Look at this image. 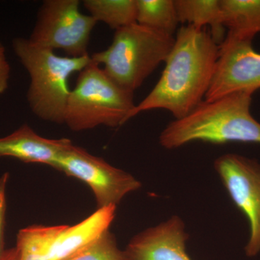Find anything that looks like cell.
I'll return each mask as SVG.
<instances>
[{"mask_svg": "<svg viewBox=\"0 0 260 260\" xmlns=\"http://www.w3.org/2000/svg\"><path fill=\"white\" fill-rule=\"evenodd\" d=\"M220 47L207 28L183 25L165 61L161 76L135 106L128 121L140 113L164 109L179 119L203 102L216 67Z\"/></svg>", "mask_w": 260, "mask_h": 260, "instance_id": "cell-1", "label": "cell"}, {"mask_svg": "<svg viewBox=\"0 0 260 260\" xmlns=\"http://www.w3.org/2000/svg\"><path fill=\"white\" fill-rule=\"evenodd\" d=\"M252 95L241 91L203 101L184 117L169 123L159 136V143L167 150L195 141L260 145V122L251 112Z\"/></svg>", "mask_w": 260, "mask_h": 260, "instance_id": "cell-2", "label": "cell"}, {"mask_svg": "<svg viewBox=\"0 0 260 260\" xmlns=\"http://www.w3.org/2000/svg\"><path fill=\"white\" fill-rule=\"evenodd\" d=\"M12 46L30 77L26 97L32 114L42 120L64 124L71 90L68 81L72 75L80 73L91 62V57L58 56L54 51L35 45L26 38H15Z\"/></svg>", "mask_w": 260, "mask_h": 260, "instance_id": "cell-3", "label": "cell"}, {"mask_svg": "<svg viewBox=\"0 0 260 260\" xmlns=\"http://www.w3.org/2000/svg\"><path fill=\"white\" fill-rule=\"evenodd\" d=\"M174 42V36L136 23L115 30L112 44L90 57L121 88L134 93L165 63Z\"/></svg>", "mask_w": 260, "mask_h": 260, "instance_id": "cell-4", "label": "cell"}, {"mask_svg": "<svg viewBox=\"0 0 260 260\" xmlns=\"http://www.w3.org/2000/svg\"><path fill=\"white\" fill-rule=\"evenodd\" d=\"M135 106L134 93L121 88L91 60L70 90L64 124L73 132L116 127L125 124Z\"/></svg>", "mask_w": 260, "mask_h": 260, "instance_id": "cell-5", "label": "cell"}, {"mask_svg": "<svg viewBox=\"0 0 260 260\" xmlns=\"http://www.w3.org/2000/svg\"><path fill=\"white\" fill-rule=\"evenodd\" d=\"M79 0H46L39 8L28 40L35 45L64 51L67 56H88L90 35L97 22L80 10Z\"/></svg>", "mask_w": 260, "mask_h": 260, "instance_id": "cell-6", "label": "cell"}, {"mask_svg": "<svg viewBox=\"0 0 260 260\" xmlns=\"http://www.w3.org/2000/svg\"><path fill=\"white\" fill-rule=\"evenodd\" d=\"M53 168L85 183L93 191L97 209L117 206L124 197L142 186L129 173L73 144L62 152Z\"/></svg>", "mask_w": 260, "mask_h": 260, "instance_id": "cell-7", "label": "cell"}, {"mask_svg": "<svg viewBox=\"0 0 260 260\" xmlns=\"http://www.w3.org/2000/svg\"><path fill=\"white\" fill-rule=\"evenodd\" d=\"M214 169L233 203L244 213L249 225L244 251L248 257L260 253V162L237 153L215 159Z\"/></svg>", "mask_w": 260, "mask_h": 260, "instance_id": "cell-8", "label": "cell"}, {"mask_svg": "<svg viewBox=\"0 0 260 260\" xmlns=\"http://www.w3.org/2000/svg\"><path fill=\"white\" fill-rule=\"evenodd\" d=\"M205 101L215 100L228 94L260 89V53L252 41L224 39Z\"/></svg>", "mask_w": 260, "mask_h": 260, "instance_id": "cell-9", "label": "cell"}, {"mask_svg": "<svg viewBox=\"0 0 260 260\" xmlns=\"http://www.w3.org/2000/svg\"><path fill=\"white\" fill-rule=\"evenodd\" d=\"M189 234L177 215L136 234L126 246L130 260H191L186 252Z\"/></svg>", "mask_w": 260, "mask_h": 260, "instance_id": "cell-10", "label": "cell"}, {"mask_svg": "<svg viewBox=\"0 0 260 260\" xmlns=\"http://www.w3.org/2000/svg\"><path fill=\"white\" fill-rule=\"evenodd\" d=\"M72 144L68 138H44L24 124L11 134L0 138V157H13L23 162L53 168L59 155Z\"/></svg>", "mask_w": 260, "mask_h": 260, "instance_id": "cell-11", "label": "cell"}, {"mask_svg": "<svg viewBox=\"0 0 260 260\" xmlns=\"http://www.w3.org/2000/svg\"><path fill=\"white\" fill-rule=\"evenodd\" d=\"M226 39L252 41L260 34V0H220Z\"/></svg>", "mask_w": 260, "mask_h": 260, "instance_id": "cell-12", "label": "cell"}, {"mask_svg": "<svg viewBox=\"0 0 260 260\" xmlns=\"http://www.w3.org/2000/svg\"><path fill=\"white\" fill-rule=\"evenodd\" d=\"M179 23L207 28L220 45L225 39L220 0H174Z\"/></svg>", "mask_w": 260, "mask_h": 260, "instance_id": "cell-13", "label": "cell"}, {"mask_svg": "<svg viewBox=\"0 0 260 260\" xmlns=\"http://www.w3.org/2000/svg\"><path fill=\"white\" fill-rule=\"evenodd\" d=\"M61 225H32L20 229L15 246L18 260H48Z\"/></svg>", "mask_w": 260, "mask_h": 260, "instance_id": "cell-14", "label": "cell"}, {"mask_svg": "<svg viewBox=\"0 0 260 260\" xmlns=\"http://www.w3.org/2000/svg\"><path fill=\"white\" fill-rule=\"evenodd\" d=\"M83 5L97 23L114 30L137 23L136 0H84Z\"/></svg>", "mask_w": 260, "mask_h": 260, "instance_id": "cell-15", "label": "cell"}, {"mask_svg": "<svg viewBox=\"0 0 260 260\" xmlns=\"http://www.w3.org/2000/svg\"><path fill=\"white\" fill-rule=\"evenodd\" d=\"M137 23L174 36L179 25L174 0H136Z\"/></svg>", "mask_w": 260, "mask_h": 260, "instance_id": "cell-16", "label": "cell"}, {"mask_svg": "<svg viewBox=\"0 0 260 260\" xmlns=\"http://www.w3.org/2000/svg\"><path fill=\"white\" fill-rule=\"evenodd\" d=\"M64 260H130L118 246L115 236L106 231L100 237Z\"/></svg>", "mask_w": 260, "mask_h": 260, "instance_id": "cell-17", "label": "cell"}, {"mask_svg": "<svg viewBox=\"0 0 260 260\" xmlns=\"http://www.w3.org/2000/svg\"><path fill=\"white\" fill-rule=\"evenodd\" d=\"M9 173L6 172L0 177V258L3 255L5 249V215H6V190Z\"/></svg>", "mask_w": 260, "mask_h": 260, "instance_id": "cell-18", "label": "cell"}, {"mask_svg": "<svg viewBox=\"0 0 260 260\" xmlns=\"http://www.w3.org/2000/svg\"><path fill=\"white\" fill-rule=\"evenodd\" d=\"M11 68L6 56V49L0 41V95L4 94L9 87Z\"/></svg>", "mask_w": 260, "mask_h": 260, "instance_id": "cell-19", "label": "cell"}, {"mask_svg": "<svg viewBox=\"0 0 260 260\" xmlns=\"http://www.w3.org/2000/svg\"><path fill=\"white\" fill-rule=\"evenodd\" d=\"M0 260H18V254L15 247L6 249Z\"/></svg>", "mask_w": 260, "mask_h": 260, "instance_id": "cell-20", "label": "cell"}]
</instances>
